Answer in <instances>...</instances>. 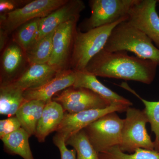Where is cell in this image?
Listing matches in <instances>:
<instances>
[{"instance_id":"cell-7","label":"cell","mask_w":159,"mask_h":159,"mask_svg":"<svg viewBox=\"0 0 159 159\" xmlns=\"http://www.w3.org/2000/svg\"><path fill=\"white\" fill-rule=\"evenodd\" d=\"M68 0H33L24 7L8 13L0 14V26L8 34L23 24L51 14Z\"/></svg>"},{"instance_id":"cell-18","label":"cell","mask_w":159,"mask_h":159,"mask_svg":"<svg viewBox=\"0 0 159 159\" xmlns=\"http://www.w3.org/2000/svg\"><path fill=\"white\" fill-rule=\"evenodd\" d=\"M47 103L40 100L27 101L16 112L15 116L20 121L21 128L30 137L35 134L38 123Z\"/></svg>"},{"instance_id":"cell-15","label":"cell","mask_w":159,"mask_h":159,"mask_svg":"<svg viewBox=\"0 0 159 159\" xmlns=\"http://www.w3.org/2000/svg\"><path fill=\"white\" fill-rule=\"evenodd\" d=\"M25 61V53L17 44L13 42L7 46L2 55L1 84L10 83L18 77Z\"/></svg>"},{"instance_id":"cell-23","label":"cell","mask_w":159,"mask_h":159,"mask_svg":"<svg viewBox=\"0 0 159 159\" xmlns=\"http://www.w3.org/2000/svg\"><path fill=\"white\" fill-rule=\"evenodd\" d=\"M65 142L66 146L70 145L76 150V159H99L84 129L71 136Z\"/></svg>"},{"instance_id":"cell-13","label":"cell","mask_w":159,"mask_h":159,"mask_svg":"<svg viewBox=\"0 0 159 159\" xmlns=\"http://www.w3.org/2000/svg\"><path fill=\"white\" fill-rule=\"evenodd\" d=\"M75 79L74 70H65L41 86L26 90L24 92V98L26 101L37 100L48 102L52 100L55 94L73 86Z\"/></svg>"},{"instance_id":"cell-20","label":"cell","mask_w":159,"mask_h":159,"mask_svg":"<svg viewBox=\"0 0 159 159\" xmlns=\"http://www.w3.org/2000/svg\"><path fill=\"white\" fill-rule=\"evenodd\" d=\"M30 137L28 133L21 127L1 140L8 153L20 156L24 159H34L29 145Z\"/></svg>"},{"instance_id":"cell-3","label":"cell","mask_w":159,"mask_h":159,"mask_svg":"<svg viewBox=\"0 0 159 159\" xmlns=\"http://www.w3.org/2000/svg\"><path fill=\"white\" fill-rule=\"evenodd\" d=\"M128 20H120L113 24L84 32L77 29L69 69L74 71L85 70L90 61L104 48L114 28L119 23Z\"/></svg>"},{"instance_id":"cell-6","label":"cell","mask_w":159,"mask_h":159,"mask_svg":"<svg viewBox=\"0 0 159 159\" xmlns=\"http://www.w3.org/2000/svg\"><path fill=\"white\" fill-rule=\"evenodd\" d=\"M124 119L116 112L107 114L84 129L91 144L98 153L121 144Z\"/></svg>"},{"instance_id":"cell-25","label":"cell","mask_w":159,"mask_h":159,"mask_svg":"<svg viewBox=\"0 0 159 159\" xmlns=\"http://www.w3.org/2000/svg\"><path fill=\"white\" fill-rule=\"evenodd\" d=\"M98 155L99 159H159V152L155 150L138 148L134 153L127 154L123 152L118 146Z\"/></svg>"},{"instance_id":"cell-21","label":"cell","mask_w":159,"mask_h":159,"mask_svg":"<svg viewBox=\"0 0 159 159\" xmlns=\"http://www.w3.org/2000/svg\"><path fill=\"white\" fill-rule=\"evenodd\" d=\"M54 31L38 40L26 52V59L29 65L48 63L53 51Z\"/></svg>"},{"instance_id":"cell-30","label":"cell","mask_w":159,"mask_h":159,"mask_svg":"<svg viewBox=\"0 0 159 159\" xmlns=\"http://www.w3.org/2000/svg\"><path fill=\"white\" fill-rule=\"evenodd\" d=\"M157 2L159 3V0H158L157 1Z\"/></svg>"},{"instance_id":"cell-14","label":"cell","mask_w":159,"mask_h":159,"mask_svg":"<svg viewBox=\"0 0 159 159\" xmlns=\"http://www.w3.org/2000/svg\"><path fill=\"white\" fill-rule=\"evenodd\" d=\"M59 73L48 63L30 65L16 79L7 84L25 91L41 86Z\"/></svg>"},{"instance_id":"cell-28","label":"cell","mask_w":159,"mask_h":159,"mask_svg":"<svg viewBox=\"0 0 159 159\" xmlns=\"http://www.w3.org/2000/svg\"><path fill=\"white\" fill-rule=\"evenodd\" d=\"M31 0H1L0 14H6L22 8Z\"/></svg>"},{"instance_id":"cell-24","label":"cell","mask_w":159,"mask_h":159,"mask_svg":"<svg viewBox=\"0 0 159 159\" xmlns=\"http://www.w3.org/2000/svg\"><path fill=\"white\" fill-rule=\"evenodd\" d=\"M121 86L130 91L142 100L145 106L144 110L150 123L152 131L155 135V150L159 152V101H147L140 97L134 91L131 89L126 84H122Z\"/></svg>"},{"instance_id":"cell-27","label":"cell","mask_w":159,"mask_h":159,"mask_svg":"<svg viewBox=\"0 0 159 159\" xmlns=\"http://www.w3.org/2000/svg\"><path fill=\"white\" fill-rule=\"evenodd\" d=\"M54 145L59 149L61 159H76L75 149H69L66 145L65 139L59 134H56L53 139Z\"/></svg>"},{"instance_id":"cell-19","label":"cell","mask_w":159,"mask_h":159,"mask_svg":"<svg viewBox=\"0 0 159 159\" xmlns=\"http://www.w3.org/2000/svg\"><path fill=\"white\" fill-rule=\"evenodd\" d=\"M25 91L9 84H1L0 114L9 117L16 115L21 106L26 102Z\"/></svg>"},{"instance_id":"cell-29","label":"cell","mask_w":159,"mask_h":159,"mask_svg":"<svg viewBox=\"0 0 159 159\" xmlns=\"http://www.w3.org/2000/svg\"><path fill=\"white\" fill-rule=\"evenodd\" d=\"M9 34L2 29H0V51H2L5 49Z\"/></svg>"},{"instance_id":"cell-26","label":"cell","mask_w":159,"mask_h":159,"mask_svg":"<svg viewBox=\"0 0 159 159\" xmlns=\"http://www.w3.org/2000/svg\"><path fill=\"white\" fill-rule=\"evenodd\" d=\"M21 127L20 123L16 116L9 117L0 121V138L12 133Z\"/></svg>"},{"instance_id":"cell-16","label":"cell","mask_w":159,"mask_h":159,"mask_svg":"<svg viewBox=\"0 0 159 159\" xmlns=\"http://www.w3.org/2000/svg\"><path fill=\"white\" fill-rule=\"evenodd\" d=\"M76 76L75 82L73 87L78 88H84L93 91L111 103L118 102L129 106L132 103L128 99L120 96L117 93L107 87L99 81L97 76L84 70L74 71Z\"/></svg>"},{"instance_id":"cell-11","label":"cell","mask_w":159,"mask_h":159,"mask_svg":"<svg viewBox=\"0 0 159 159\" xmlns=\"http://www.w3.org/2000/svg\"><path fill=\"white\" fill-rule=\"evenodd\" d=\"M157 0H139L131 9L128 20L144 32L159 49V15Z\"/></svg>"},{"instance_id":"cell-10","label":"cell","mask_w":159,"mask_h":159,"mask_svg":"<svg viewBox=\"0 0 159 159\" xmlns=\"http://www.w3.org/2000/svg\"><path fill=\"white\" fill-rule=\"evenodd\" d=\"M130 106L114 102L106 108L90 110L75 113L65 112L63 118L56 132L65 141L74 134L84 129L93 122L107 114L114 112L126 111Z\"/></svg>"},{"instance_id":"cell-1","label":"cell","mask_w":159,"mask_h":159,"mask_svg":"<svg viewBox=\"0 0 159 159\" xmlns=\"http://www.w3.org/2000/svg\"><path fill=\"white\" fill-rule=\"evenodd\" d=\"M156 63L126 51L109 52L102 50L88 64L85 70L97 77L133 80L151 84L155 78Z\"/></svg>"},{"instance_id":"cell-2","label":"cell","mask_w":159,"mask_h":159,"mask_svg":"<svg viewBox=\"0 0 159 159\" xmlns=\"http://www.w3.org/2000/svg\"><path fill=\"white\" fill-rule=\"evenodd\" d=\"M103 50L111 52L129 51L159 66V49L144 32L128 20L114 28Z\"/></svg>"},{"instance_id":"cell-9","label":"cell","mask_w":159,"mask_h":159,"mask_svg":"<svg viewBox=\"0 0 159 159\" xmlns=\"http://www.w3.org/2000/svg\"><path fill=\"white\" fill-rule=\"evenodd\" d=\"M79 18L61 25L55 29L53 39V51L49 65L58 72L68 70L74 37Z\"/></svg>"},{"instance_id":"cell-17","label":"cell","mask_w":159,"mask_h":159,"mask_svg":"<svg viewBox=\"0 0 159 159\" xmlns=\"http://www.w3.org/2000/svg\"><path fill=\"white\" fill-rule=\"evenodd\" d=\"M65 111L60 103L51 100L47 102L38 123L34 136L40 143L48 136L56 131L63 118Z\"/></svg>"},{"instance_id":"cell-4","label":"cell","mask_w":159,"mask_h":159,"mask_svg":"<svg viewBox=\"0 0 159 159\" xmlns=\"http://www.w3.org/2000/svg\"><path fill=\"white\" fill-rule=\"evenodd\" d=\"M148 122L145 111L130 107L127 109L119 146L123 152L134 153L138 148L155 150L154 143L146 130Z\"/></svg>"},{"instance_id":"cell-5","label":"cell","mask_w":159,"mask_h":159,"mask_svg":"<svg viewBox=\"0 0 159 159\" xmlns=\"http://www.w3.org/2000/svg\"><path fill=\"white\" fill-rule=\"evenodd\" d=\"M139 0H91L90 17L81 23L80 30L88 31L110 25L120 20L128 19L131 9Z\"/></svg>"},{"instance_id":"cell-12","label":"cell","mask_w":159,"mask_h":159,"mask_svg":"<svg viewBox=\"0 0 159 159\" xmlns=\"http://www.w3.org/2000/svg\"><path fill=\"white\" fill-rule=\"evenodd\" d=\"M85 8V4L81 0H68L51 14L41 19L37 41L55 31L61 25L80 18Z\"/></svg>"},{"instance_id":"cell-22","label":"cell","mask_w":159,"mask_h":159,"mask_svg":"<svg viewBox=\"0 0 159 159\" xmlns=\"http://www.w3.org/2000/svg\"><path fill=\"white\" fill-rule=\"evenodd\" d=\"M41 19L27 22L14 31L13 42L17 44L25 53L37 41Z\"/></svg>"},{"instance_id":"cell-8","label":"cell","mask_w":159,"mask_h":159,"mask_svg":"<svg viewBox=\"0 0 159 159\" xmlns=\"http://www.w3.org/2000/svg\"><path fill=\"white\" fill-rule=\"evenodd\" d=\"M52 100L60 103L65 112L69 113L105 108L112 104L93 91L73 86L64 90Z\"/></svg>"}]
</instances>
